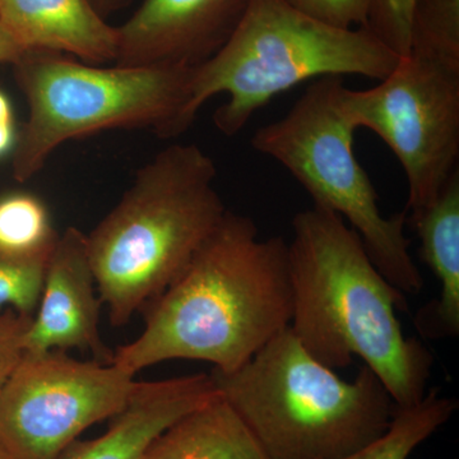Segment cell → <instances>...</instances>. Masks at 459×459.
<instances>
[{
	"label": "cell",
	"mask_w": 459,
	"mask_h": 459,
	"mask_svg": "<svg viewBox=\"0 0 459 459\" xmlns=\"http://www.w3.org/2000/svg\"><path fill=\"white\" fill-rule=\"evenodd\" d=\"M144 313V327L113 351L137 376L169 360L210 362L229 374L290 327L287 241L259 238L250 217L226 212L179 277Z\"/></svg>",
	"instance_id": "obj_1"
},
{
	"label": "cell",
	"mask_w": 459,
	"mask_h": 459,
	"mask_svg": "<svg viewBox=\"0 0 459 459\" xmlns=\"http://www.w3.org/2000/svg\"><path fill=\"white\" fill-rule=\"evenodd\" d=\"M292 232L289 328L296 340L332 370L361 359L397 407L421 400L434 356L403 333L397 312L409 310L406 295L380 273L358 232L336 213L313 205L296 214Z\"/></svg>",
	"instance_id": "obj_2"
},
{
	"label": "cell",
	"mask_w": 459,
	"mask_h": 459,
	"mask_svg": "<svg viewBox=\"0 0 459 459\" xmlns=\"http://www.w3.org/2000/svg\"><path fill=\"white\" fill-rule=\"evenodd\" d=\"M212 157L170 144L142 166L122 198L87 234L91 264L114 327L159 298L186 270L228 210Z\"/></svg>",
	"instance_id": "obj_3"
},
{
	"label": "cell",
	"mask_w": 459,
	"mask_h": 459,
	"mask_svg": "<svg viewBox=\"0 0 459 459\" xmlns=\"http://www.w3.org/2000/svg\"><path fill=\"white\" fill-rule=\"evenodd\" d=\"M210 374L268 459L346 457L385 434L397 407L369 368L344 380L290 328L240 369Z\"/></svg>",
	"instance_id": "obj_4"
},
{
	"label": "cell",
	"mask_w": 459,
	"mask_h": 459,
	"mask_svg": "<svg viewBox=\"0 0 459 459\" xmlns=\"http://www.w3.org/2000/svg\"><path fill=\"white\" fill-rule=\"evenodd\" d=\"M400 57L367 27L325 25L287 0H247L221 49L193 68L181 131L220 93L228 95V101L217 108L213 123L232 137L259 108L298 84L342 75L377 82L394 71Z\"/></svg>",
	"instance_id": "obj_5"
},
{
	"label": "cell",
	"mask_w": 459,
	"mask_h": 459,
	"mask_svg": "<svg viewBox=\"0 0 459 459\" xmlns=\"http://www.w3.org/2000/svg\"><path fill=\"white\" fill-rule=\"evenodd\" d=\"M29 117L12 151V174L31 179L66 142L111 129H150L177 138L190 66H99L53 51H25L13 63Z\"/></svg>",
	"instance_id": "obj_6"
},
{
	"label": "cell",
	"mask_w": 459,
	"mask_h": 459,
	"mask_svg": "<svg viewBox=\"0 0 459 459\" xmlns=\"http://www.w3.org/2000/svg\"><path fill=\"white\" fill-rule=\"evenodd\" d=\"M341 77L314 81L291 110L252 138L256 152L282 165L316 207L355 230L380 273L403 295H418L424 277L410 253L407 213L385 216L377 190L353 151V126Z\"/></svg>",
	"instance_id": "obj_7"
},
{
	"label": "cell",
	"mask_w": 459,
	"mask_h": 459,
	"mask_svg": "<svg viewBox=\"0 0 459 459\" xmlns=\"http://www.w3.org/2000/svg\"><path fill=\"white\" fill-rule=\"evenodd\" d=\"M356 131L376 133L406 174L410 216L433 204L459 159V71L422 57H400L376 86L344 91Z\"/></svg>",
	"instance_id": "obj_8"
},
{
	"label": "cell",
	"mask_w": 459,
	"mask_h": 459,
	"mask_svg": "<svg viewBox=\"0 0 459 459\" xmlns=\"http://www.w3.org/2000/svg\"><path fill=\"white\" fill-rule=\"evenodd\" d=\"M138 383L114 364L25 352L0 391V442L12 459H59L83 431L117 416Z\"/></svg>",
	"instance_id": "obj_9"
},
{
	"label": "cell",
	"mask_w": 459,
	"mask_h": 459,
	"mask_svg": "<svg viewBox=\"0 0 459 459\" xmlns=\"http://www.w3.org/2000/svg\"><path fill=\"white\" fill-rule=\"evenodd\" d=\"M247 0H142L117 27L115 65L197 66L229 40Z\"/></svg>",
	"instance_id": "obj_10"
},
{
	"label": "cell",
	"mask_w": 459,
	"mask_h": 459,
	"mask_svg": "<svg viewBox=\"0 0 459 459\" xmlns=\"http://www.w3.org/2000/svg\"><path fill=\"white\" fill-rule=\"evenodd\" d=\"M100 296L91 264L87 234L68 228L59 235L45 271L40 301L26 334V352L91 353L111 364L113 351L100 333Z\"/></svg>",
	"instance_id": "obj_11"
},
{
	"label": "cell",
	"mask_w": 459,
	"mask_h": 459,
	"mask_svg": "<svg viewBox=\"0 0 459 459\" xmlns=\"http://www.w3.org/2000/svg\"><path fill=\"white\" fill-rule=\"evenodd\" d=\"M211 374L140 382L131 401L96 439L75 440L59 459H143L166 429L219 397Z\"/></svg>",
	"instance_id": "obj_12"
},
{
	"label": "cell",
	"mask_w": 459,
	"mask_h": 459,
	"mask_svg": "<svg viewBox=\"0 0 459 459\" xmlns=\"http://www.w3.org/2000/svg\"><path fill=\"white\" fill-rule=\"evenodd\" d=\"M0 25L25 51H53L96 65L117 57V27L91 0H0Z\"/></svg>",
	"instance_id": "obj_13"
},
{
	"label": "cell",
	"mask_w": 459,
	"mask_h": 459,
	"mask_svg": "<svg viewBox=\"0 0 459 459\" xmlns=\"http://www.w3.org/2000/svg\"><path fill=\"white\" fill-rule=\"evenodd\" d=\"M421 255L440 283L439 298L416 314V328L428 338L459 334V169L433 204L410 216Z\"/></svg>",
	"instance_id": "obj_14"
},
{
	"label": "cell",
	"mask_w": 459,
	"mask_h": 459,
	"mask_svg": "<svg viewBox=\"0 0 459 459\" xmlns=\"http://www.w3.org/2000/svg\"><path fill=\"white\" fill-rule=\"evenodd\" d=\"M143 459H268L221 394L166 429Z\"/></svg>",
	"instance_id": "obj_15"
},
{
	"label": "cell",
	"mask_w": 459,
	"mask_h": 459,
	"mask_svg": "<svg viewBox=\"0 0 459 459\" xmlns=\"http://www.w3.org/2000/svg\"><path fill=\"white\" fill-rule=\"evenodd\" d=\"M458 409L455 398L430 389L416 403L395 407L385 434L341 459H409L418 446L444 427Z\"/></svg>",
	"instance_id": "obj_16"
},
{
	"label": "cell",
	"mask_w": 459,
	"mask_h": 459,
	"mask_svg": "<svg viewBox=\"0 0 459 459\" xmlns=\"http://www.w3.org/2000/svg\"><path fill=\"white\" fill-rule=\"evenodd\" d=\"M59 232L48 205L29 192L0 195V255L21 261H48Z\"/></svg>",
	"instance_id": "obj_17"
},
{
	"label": "cell",
	"mask_w": 459,
	"mask_h": 459,
	"mask_svg": "<svg viewBox=\"0 0 459 459\" xmlns=\"http://www.w3.org/2000/svg\"><path fill=\"white\" fill-rule=\"evenodd\" d=\"M409 54L459 71V0H415Z\"/></svg>",
	"instance_id": "obj_18"
},
{
	"label": "cell",
	"mask_w": 459,
	"mask_h": 459,
	"mask_svg": "<svg viewBox=\"0 0 459 459\" xmlns=\"http://www.w3.org/2000/svg\"><path fill=\"white\" fill-rule=\"evenodd\" d=\"M48 261H21L0 255V313L11 309L33 316L40 301Z\"/></svg>",
	"instance_id": "obj_19"
},
{
	"label": "cell",
	"mask_w": 459,
	"mask_h": 459,
	"mask_svg": "<svg viewBox=\"0 0 459 459\" xmlns=\"http://www.w3.org/2000/svg\"><path fill=\"white\" fill-rule=\"evenodd\" d=\"M413 5L415 0H370L365 27L401 57L410 53Z\"/></svg>",
	"instance_id": "obj_20"
},
{
	"label": "cell",
	"mask_w": 459,
	"mask_h": 459,
	"mask_svg": "<svg viewBox=\"0 0 459 459\" xmlns=\"http://www.w3.org/2000/svg\"><path fill=\"white\" fill-rule=\"evenodd\" d=\"M301 13L338 29L367 26L370 0H287Z\"/></svg>",
	"instance_id": "obj_21"
},
{
	"label": "cell",
	"mask_w": 459,
	"mask_h": 459,
	"mask_svg": "<svg viewBox=\"0 0 459 459\" xmlns=\"http://www.w3.org/2000/svg\"><path fill=\"white\" fill-rule=\"evenodd\" d=\"M32 316L14 310L0 313V391L25 355L26 334Z\"/></svg>",
	"instance_id": "obj_22"
},
{
	"label": "cell",
	"mask_w": 459,
	"mask_h": 459,
	"mask_svg": "<svg viewBox=\"0 0 459 459\" xmlns=\"http://www.w3.org/2000/svg\"><path fill=\"white\" fill-rule=\"evenodd\" d=\"M25 50L13 40L11 35L0 25V63H16Z\"/></svg>",
	"instance_id": "obj_23"
},
{
	"label": "cell",
	"mask_w": 459,
	"mask_h": 459,
	"mask_svg": "<svg viewBox=\"0 0 459 459\" xmlns=\"http://www.w3.org/2000/svg\"><path fill=\"white\" fill-rule=\"evenodd\" d=\"M17 132L14 123L0 122V157L13 151L16 144Z\"/></svg>",
	"instance_id": "obj_24"
},
{
	"label": "cell",
	"mask_w": 459,
	"mask_h": 459,
	"mask_svg": "<svg viewBox=\"0 0 459 459\" xmlns=\"http://www.w3.org/2000/svg\"><path fill=\"white\" fill-rule=\"evenodd\" d=\"M93 7L98 9V12L101 16L108 18L110 14L115 12H119L124 7H128L133 0H91Z\"/></svg>",
	"instance_id": "obj_25"
},
{
	"label": "cell",
	"mask_w": 459,
	"mask_h": 459,
	"mask_svg": "<svg viewBox=\"0 0 459 459\" xmlns=\"http://www.w3.org/2000/svg\"><path fill=\"white\" fill-rule=\"evenodd\" d=\"M0 122L14 123L13 110H12L11 101L4 92L0 91Z\"/></svg>",
	"instance_id": "obj_26"
},
{
	"label": "cell",
	"mask_w": 459,
	"mask_h": 459,
	"mask_svg": "<svg viewBox=\"0 0 459 459\" xmlns=\"http://www.w3.org/2000/svg\"><path fill=\"white\" fill-rule=\"evenodd\" d=\"M0 459H12L11 455H9L2 442H0Z\"/></svg>",
	"instance_id": "obj_27"
}]
</instances>
